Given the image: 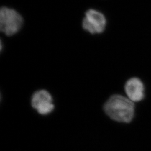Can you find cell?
<instances>
[{"instance_id": "1", "label": "cell", "mask_w": 151, "mask_h": 151, "mask_svg": "<svg viewBox=\"0 0 151 151\" xmlns=\"http://www.w3.org/2000/svg\"><path fill=\"white\" fill-rule=\"evenodd\" d=\"M105 113L115 121L129 123L133 119L135 112L134 103L129 98L120 95H114L104 106Z\"/></svg>"}, {"instance_id": "2", "label": "cell", "mask_w": 151, "mask_h": 151, "mask_svg": "<svg viewBox=\"0 0 151 151\" xmlns=\"http://www.w3.org/2000/svg\"><path fill=\"white\" fill-rule=\"evenodd\" d=\"M23 19L22 15L14 9L2 7L0 10V29L7 36H12L22 28Z\"/></svg>"}, {"instance_id": "3", "label": "cell", "mask_w": 151, "mask_h": 151, "mask_svg": "<svg viewBox=\"0 0 151 151\" xmlns=\"http://www.w3.org/2000/svg\"><path fill=\"white\" fill-rule=\"evenodd\" d=\"M106 20L101 12L94 9H89L85 13L82 21L83 29L92 34H100L105 30Z\"/></svg>"}, {"instance_id": "4", "label": "cell", "mask_w": 151, "mask_h": 151, "mask_svg": "<svg viewBox=\"0 0 151 151\" xmlns=\"http://www.w3.org/2000/svg\"><path fill=\"white\" fill-rule=\"evenodd\" d=\"M52 96L44 90L35 92L32 98V105L42 115L50 113L54 109Z\"/></svg>"}, {"instance_id": "5", "label": "cell", "mask_w": 151, "mask_h": 151, "mask_svg": "<svg viewBox=\"0 0 151 151\" xmlns=\"http://www.w3.org/2000/svg\"><path fill=\"white\" fill-rule=\"evenodd\" d=\"M125 91L128 97L133 102L140 101L145 97L143 83L138 78H130L126 82Z\"/></svg>"}]
</instances>
